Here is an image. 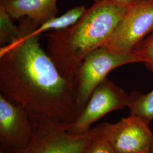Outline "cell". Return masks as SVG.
<instances>
[{"mask_svg": "<svg viewBox=\"0 0 153 153\" xmlns=\"http://www.w3.org/2000/svg\"><path fill=\"white\" fill-rule=\"evenodd\" d=\"M153 32V0H137L128 5L102 47L115 54L129 55Z\"/></svg>", "mask_w": 153, "mask_h": 153, "instance_id": "3", "label": "cell"}, {"mask_svg": "<svg viewBox=\"0 0 153 153\" xmlns=\"http://www.w3.org/2000/svg\"><path fill=\"white\" fill-rule=\"evenodd\" d=\"M134 52L139 56L141 62L153 73V32L143 40Z\"/></svg>", "mask_w": 153, "mask_h": 153, "instance_id": "13", "label": "cell"}, {"mask_svg": "<svg viewBox=\"0 0 153 153\" xmlns=\"http://www.w3.org/2000/svg\"><path fill=\"white\" fill-rule=\"evenodd\" d=\"M151 153H153V142H152V149H151Z\"/></svg>", "mask_w": 153, "mask_h": 153, "instance_id": "16", "label": "cell"}, {"mask_svg": "<svg viewBox=\"0 0 153 153\" xmlns=\"http://www.w3.org/2000/svg\"><path fill=\"white\" fill-rule=\"evenodd\" d=\"M138 62H141V60L135 52L129 55H117L100 47L87 55L79 66L75 78L79 115L95 88L107 78L109 72L121 66Z\"/></svg>", "mask_w": 153, "mask_h": 153, "instance_id": "4", "label": "cell"}, {"mask_svg": "<svg viewBox=\"0 0 153 153\" xmlns=\"http://www.w3.org/2000/svg\"><path fill=\"white\" fill-rule=\"evenodd\" d=\"M128 5L107 1L94 2L70 27L45 34L47 53L63 76L75 82L83 60L104 45Z\"/></svg>", "mask_w": 153, "mask_h": 153, "instance_id": "2", "label": "cell"}, {"mask_svg": "<svg viewBox=\"0 0 153 153\" xmlns=\"http://www.w3.org/2000/svg\"><path fill=\"white\" fill-rule=\"evenodd\" d=\"M94 2L97 1H107L109 2H114L116 4H120V5H128L131 2L137 1V0H93Z\"/></svg>", "mask_w": 153, "mask_h": 153, "instance_id": "15", "label": "cell"}, {"mask_svg": "<svg viewBox=\"0 0 153 153\" xmlns=\"http://www.w3.org/2000/svg\"><path fill=\"white\" fill-rule=\"evenodd\" d=\"M33 128V139L27 146L9 153H81L96 134L93 128L80 135L70 134L65 126L46 124Z\"/></svg>", "mask_w": 153, "mask_h": 153, "instance_id": "7", "label": "cell"}, {"mask_svg": "<svg viewBox=\"0 0 153 153\" xmlns=\"http://www.w3.org/2000/svg\"><path fill=\"white\" fill-rule=\"evenodd\" d=\"M33 132L26 109L0 94V150L9 153L26 148Z\"/></svg>", "mask_w": 153, "mask_h": 153, "instance_id": "8", "label": "cell"}, {"mask_svg": "<svg viewBox=\"0 0 153 153\" xmlns=\"http://www.w3.org/2000/svg\"><path fill=\"white\" fill-rule=\"evenodd\" d=\"M0 153H5L4 152H2V151H1V150H0Z\"/></svg>", "mask_w": 153, "mask_h": 153, "instance_id": "17", "label": "cell"}, {"mask_svg": "<svg viewBox=\"0 0 153 153\" xmlns=\"http://www.w3.org/2000/svg\"><path fill=\"white\" fill-rule=\"evenodd\" d=\"M149 124L131 115L114 123H99L93 128L104 137L116 153H151L153 134Z\"/></svg>", "mask_w": 153, "mask_h": 153, "instance_id": "5", "label": "cell"}, {"mask_svg": "<svg viewBox=\"0 0 153 153\" xmlns=\"http://www.w3.org/2000/svg\"><path fill=\"white\" fill-rule=\"evenodd\" d=\"M127 107L131 115L138 116L150 124L153 120V89L146 94L131 92L129 94Z\"/></svg>", "mask_w": 153, "mask_h": 153, "instance_id": "11", "label": "cell"}, {"mask_svg": "<svg viewBox=\"0 0 153 153\" xmlns=\"http://www.w3.org/2000/svg\"><path fill=\"white\" fill-rule=\"evenodd\" d=\"M81 153H116L104 137L98 135L96 133L83 149Z\"/></svg>", "mask_w": 153, "mask_h": 153, "instance_id": "14", "label": "cell"}, {"mask_svg": "<svg viewBox=\"0 0 153 153\" xmlns=\"http://www.w3.org/2000/svg\"><path fill=\"white\" fill-rule=\"evenodd\" d=\"M128 97L123 88L105 78L95 88L82 112L68 128V133L80 135L88 132L106 114L127 107Z\"/></svg>", "mask_w": 153, "mask_h": 153, "instance_id": "6", "label": "cell"}, {"mask_svg": "<svg viewBox=\"0 0 153 153\" xmlns=\"http://www.w3.org/2000/svg\"><path fill=\"white\" fill-rule=\"evenodd\" d=\"M58 0H0V5L12 19L19 20L27 17L38 28L41 25L55 17L59 13Z\"/></svg>", "mask_w": 153, "mask_h": 153, "instance_id": "9", "label": "cell"}, {"mask_svg": "<svg viewBox=\"0 0 153 153\" xmlns=\"http://www.w3.org/2000/svg\"><path fill=\"white\" fill-rule=\"evenodd\" d=\"M86 9L85 6H75L62 16L53 17L41 25L34 30L33 34L41 35L44 33L60 31L70 27L79 19Z\"/></svg>", "mask_w": 153, "mask_h": 153, "instance_id": "10", "label": "cell"}, {"mask_svg": "<svg viewBox=\"0 0 153 153\" xmlns=\"http://www.w3.org/2000/svg\"><path fill=\"white\" fill-rule=\"evenodd\" d=\"M19 38L0 48V91L26 109L33 126L69 127L79 115L76 82L60 73L41 47L37 27L19 19Z\"/></svg>", "mask_w": 153, "mask_h": 153, "instance_id": "1", "label": "cell"}, {"mask_svg": "<svg viewBox=\"0 0 153 153\" xmlns=\"http://www.w3.org/2000/svg\"><path fill=\"white\" fill-rule=\"evenodd\" d=\"M20 28L13 24L12 18L0 5V44L5 46L19 38Z\"/></svg>", "mask_w": 153, "mask_h": 153, "instance_id": "12", "label": "cell"}]
</instances>
